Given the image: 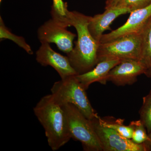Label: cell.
<instances>
[{
	"label": "cell",
	"mask_w": 151,
	"mask_h": 151,
	"mask_svg": "<svg viewBox=\"0 0 151 151\" xmlns=\"http://www.w3.org/2000/svg\"><path fill=\"white\" fill-rule=\"evenodd\" d=\"M69 20L77 33L75 47L67 54L71 66L78 74L88 72L98 63L97 52L100 42L89 32L88 24L92 17L76 11L69 12Z\"/></svg>",
	"instance_id": "obj_1"
},
{
	"label": "cell",
	"mask_w": 151,
	"mask_h": 151,
	"mask_svg": "<svg viewBox=\"0 0 151 151\" xmlns=\"http://www.w3.org/2000/svg\"><path fill=\"white\" fill-rule=\"evenodd\" d=\"M35 116L42 125L48 145L57 151L71 139L66 113L52 95L42 97L33 109Z\"/></svg>",
	"instance_id": "obj_2"
},
{
	"label": "cell",
	"mask_w": 151,
	"mask_h": 151,
	"mask_svg": "<svg viewBox=\"0 0 151 151\" xmlns=\"http://www.w3.org/2000/svg\"><path fill=\"white\" fill-rule=\"evenodd\" d=\"M76 75L70 76L55 82L51 89V94L60 105L72 104L87 119L91 120L98 115L89 101L86 89Z\"/></svg>",
	"instance_id": "obj_3"
},
{
	"label": "cell",
	"mask_w": 151,
	"mask_h": 151,
	"mask_svg": "<svg viewBox=\"0 0 151 151\" xmlns=\"http://www.w3.org/2000/svg\"><path fill=\"white\" fill-rule=\"evenodd\" d=\"M66 113L71 138L80 142L85 151H103L91 121L71 104L62 106Z\"/></svg>",
	"instance_id": "obj_4"
},
{
	"label": "cell",
	"mask_w": 151,
	"mask_h": 151,
	"mask_svg": "<svg viewBox=\"0 0 151 151\" xmlns=\"http://www.w3.org/2000/svg\"><path fill=\"white\" fill-rule=\"evenodd\" d=\"M142 42V34H132L100 43L97 52L98 62L109 59L140 60Z\"/></svg>",
	"instance_id": "obj_5"
},
{
	"label": "cell",
	"mask_w": 151,
	"mask_h": 151,
	"mask_svg": "<svg viewBox=\"0 0 151 151\" xmlns=\"http://www.w3.org/2000/svg\"><path fill=\"white\" fill-rule=\"evenodd\" d=\"M99 116L91 120L103 151H148L145 143L136 144L131 139L125 137L116 131L102 125Z\"/></svg>",
	"instance_id": "obj_6"
},
{
	"label": "cell",
	"mask_w": 151,
	"mask_h": 151,
	"mask_svg": "<svg viewBox=\"0 0 151 151\" xmlns=\"http://www.w3.org/2000/svg\"><path fill=\"white\" fill-rule=\"evenodd\" d=\"M37 36L41 43L55 44L60 50L66 54L73 49V41L76 36L52 19L39 28Z\"/></svg>",
	"instance_id": "obj_7"
},
{
	"label": "cell",
	"mask_w": 151,
	"mask_h": 151,
	"mask_svg": "<svg viewBox=\"0 0 151 151\" xmlns=\"http://www.w3.org/2000/svg\"><path fill=\"white\" fill-rule=\"evenodd\" d=\"M151 22V3L143 8L133 11L127 21L122 26L104 34L100 43L114 40L127 35L142 34Z\"/></svg>",
	"instance_id": "obj_8"
},
{
	"label": "cell",
	"mask_w": 151,
	"mask_h": 151,
	"mask_svg": "<svg viewBox=\"0 0 151 151\" xmlns=\"http://www.w3.org/2000/svg\"><path fill=\"white\" fill-rule=\"evenodd\" d=\"M36 60L42 66L49 65L53 68L61 79L70 76L78 75L71 66L68 57L54 51L49 43H41L36 52Z\"/></svg>",
	"instance_id": "obj_9"
},
{
	"label": "cell",
	"mask_w": 151,
	"mask_h": 151,
	"mask_svg": "<svg viewBox=\"0 0 151 151\" xmlns=\"http://www.w3.org/2000/svg\"><path fill=\"white\" fill-rule=\"evenodd\" d=\"M146 70L147 68L139 60H122L110 71L107 81L117 86L132 85L137 81L139 76L145 74Z\"/></svg>",
	"instance_id": "obj_10"
},
{
	"label": "cell",
	"mask_w": 151,
	"mask_h": 151,
	"mask_svg": "<svg viewBox=\"0 0 151 151\" xmlns=\"http://www.w3.org/2000/svg\"><path fill=\"white\" fill-rule=\"evenodd\" d=\"M129 13L131 12L127 9L116 8L106 9L103 14L92 17L88 24L89 32L96 40L100 42L104 35L103 33L110 29L112 23L120 16Z\"/></svg>",
	"instance_id": "obj_11"
},
{
	"label": "cell",
	"mask_w": 151,
	"mask_h": 151,
	"mask_svg": "<svg viewBox=\"0 0 151 151\" xmlns=\"http://www.w3.org/2000/svg\"><path fill=\"white\" fill-rule=\"evenodd\" d=\"M122 61L119 59L102 60L98 62L92 70L83 74L76 75V77L86 90L94 82L105 84L108 82L107 76L110 71Z\"/></svg>",
	"instance_id": "obj_12"
},
{
	"label": "cell",
	"mask_w": 151,
	"mask_h": 151,
	"mask_svg": "<svg viewBox=\"0 0 151 151\" xmlns=\"http://www.w3.org/2000/svg\"><path fill=\"white\" fill-rule=\"evenodd\" d=\"M69 12L68 10L67 3L64 2L63 0H52L50 12L51 19L66 28L71 26L69 21Z\"/></svg>",
	"instance_id": "obj_13"
},
{
	"label": "cell",
	"mask_w": 151,
	"mask_h": 151,
	"mask_svg": "<svg viewBox=\"0 0 151 151\" xmlns=\"http://www.w3.org/2000/svg\"><path fill=\"white\" fill-rule=\"evenodd\" d=\"M111 118V117H106L104 119H102L99 116L98 119L100 124L103 126L115 130L125 137L131 139L133 130L129 125L126 126L124 125V119H115L113 117L112 119Z\"/></svg>",
	"instance_id": "obj_14"
},
{
	"label": "cell",
	"mask_w": 151,
	"mask_h": 151,
	"mask_svg": "<svg viewBox=\"0 0 151 151\" xmlns=\"http://www.w3.org/2000/svg\"><path fill=\"white\" fill-rule=\"evenodd\" d=\"M0 39L1 41L3 39H9L13 41L20 47L23 49L29 54H33L31 47L27 43L24 38L16 35L9 30L4 24L1 16L0 17Z\"/></svg>",
	"instance_id": "obj_15"
},
{
	"label": "cell",
	"mask_w": 151,
	"mask_h": 151,
	"mask_svg": "<svg viewBox=\"0 0 151 151\" xmlns=\"http://www.w3.org/2000/svg\"><path fill=\"white\" fill-rule=\"evenodd\" d=\"M142 53L139 61L147 70L151 65V22L142 33Z\"/></svg>",
	"instance_id": "obj_16"
},
{
	"label": "cell",
	"mask_w": 151,
	"mask_h": 151,
	"mask_svg": "<svg viewBox=\"0 0 151 151\" xmlns=\"http://www.w3.org/2000/svg\"><path fill=\"white\" fill-rule=\"evenodd\" d=\"M140 120L145 127L147 132H151V90L143 98V103L139 111Z\"/></svg>",
	"instance_id": "obj_17"
},
{
	"label": "cell",
	"mask_w": 151,
	"mask_h": 151,
	"mask_svg": "<svg viewBox=\"0 0 151 151\" xmlns=\"http://www.w3.org/2000/svg\"><path fill=\"white\" fill-rule=\"evenodd\" d=\"M129 126L133 130L131 139L134 142L137 144L146 143L149 140L148 134L140 119L130 122Z\"/></svg>",
	"instance_id": "obj_18"
},
{
	"label": "cell",
	"mask_w": 151,
	"mask_h": 151,
	"mask_svg": "<svg viewBox=\"0 0 151 151\" xmlns=\"http://www.w3.org/2000/svg\"><path fill=\"white\" fill-rule=\"evenodd\" d=\"M151 3V0H119L113 8L127 9L131 12L145 7Z\"/></svg>",
	"instance_id": "obj_19"
},
{
	"label": "cell",
	"mask_w": 151,
	"mask_h": 151,
	"mask_svg": "<svg viewBox=\"0 0 151 151\" xmlns=\"http://www.w3.org/2000/svg\"><path fill=\"white\" fill-rule=\"evenodd\" d=\"M119 0H106L105 9L113 8Z\"/></svg>",
	"instance_id": "obj_20"
},
{
	"label": "cell",
	"mask_w": 151,
	"mask_h": 151,
	"mask_svg": "<svg viewBox=\"0 0 151 151\" xmlns=\"http://www.w3.org/2000/svg\"><path fill=\"white\" fill-rule=\"evenodd\" d=\"M149 140L147 142L145 143L147 145L148 147L149 150L151 151V132L148 134Z\"/></svg>",
	"instance_id": "obj_21"
},
{
	"label": "cell",
	"mask_w": 151,
	"mask_h": 151,
	"mask_svg": "<svg viewBox=\"0 0 151 151\" xmlns=\"http://www.w3.org/2000/svg\"><path fill=\"white\" fill-rule=\"evenodd\" d=\"M145 74L147 76H148V77L151 78V65L150 68H148V69L147 70Z\"/></svg>",
	"instance_id": "obj_22"
},
{
	"label": "cell",
	"mask_w": 151,
	"mask_h": 151,
	"mask_svg": "<svg viewBox=\"0 0 151 151\" xmlns=\"http://www.w3.org/2000/svg\"><path fill=\"white\" fill-rule=\"evenodd\" d=\"M3 0H0V3H1V2Z\"/></svg>",
	"instance_id": "obj_23"
}]
</instances>
